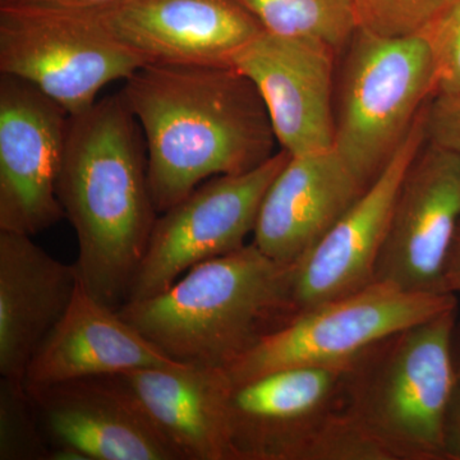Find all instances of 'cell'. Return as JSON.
<instances>
[{"instance_id":"2","label":"cell","mask_w":460,"mask_h":460,"mask_svg":"<svg viewBox=\"0 0 460 460\" xmlns=\"http://www.w3.org/2000/svg\"><path fill=\"white\" fill-rule=\"evenodd\" d=\"M57 195L77 235L81 281L118 310L159 217L148 186L144 133L122 93L69 117Z\"/></svg>"},{"instance_id":"21","label":"cell","mask_w":460,"mask_h":460,"mask_svg":"<svg viewBox=\"0 0 460 460\" xmlns=\"http://www.w3.org/2000/svg\"><path fill=\"white\" fill-rule=\"evenodd\" d=\"M50 447L23 381L2 378L0 459L49 460Z\"/></svg>"},{"instance_id":"1","label":"cell","mask_w":460,"mask_h":460,"mask_svg":"<svg viewBox=\"0 0 460 460\" xmlns=\"http://www.w3.org/2000/svg\"><path fill=\"white\" fill-rule=\"evenodd\" d=\"M120 93L144 133L157 214L210 178L252 171L277 154L265 102L234 66L146 65Z\"/></svg>"},{"instance_id":"9","label":"cell","mask_w":460,"mask_h":460,"mask_svg":"<svg viewBox=\"0 0 460 460\" xmlns=\"http://www.w3.org/2000/svg\"><path fill=\"white\" fill-rule=\"evenodd\" d=\"M343 365L304 366L230 383L224 402L230 460H314L343 411Z\"/></svg>"},{"instance_id":"12","label":"cell","mask_w":460,"mask_h":460,"mask_svg":"<svg viewBox=\"0 0 460 460\" xmlns=\"http://www.w3.org/2000/svg\"><path fill=\"white\" fill-rule=\"evenodd\" d=\"M319 41L263 31L233 58L268 109L278 144L292 156L334 147V60Z\"/></svg>"},{"instance_id":"16","label":"cell","mask_w":460,"mask_h":460,"mask_svg":"<svg viewBox=\"0 0 460 460\" xmlns=\"http://www.w3.org/2000/svg\"><path fill=\"white\" fill-rule=\"evenodd\" d=\"M366 190L334 147L290 156L262 199L252 243L275 261L296 265Z\"/></svg>"},{"instance_id":"4","label":"cell","mask_w":460,"mask_h":460,"mask_svg":"<svg viewBox=\"0 0 460 460\" xmlns=\"http://www.w3.org/2000/svg\"><path fill=\"white\" fill-rule=\"evenodd\" d=\"M458 307L377 341L348 362L343 410L390 460H445L444 429L458 375Z\"/></svg>"},{"instance_id":"8","label":"cell","mask_w":460,"mask_h":460,"mask_svg":"<svg viewBox=\"0 0 460 460\" xmlns=\"http://www.w3.org/2000/svg\"><path fill=\"white\" fill-rule=\"evenodd\" d=\"M290 156L281 148L252 171L210 178L160 214L126 302L162 293L193 266L246 246L262 199Z\"/></svg>"},{"instance_id":"13","label":"cell","mask_w":460,"mask_h":460,"mask_svg":"<svg viewBox=\"0 0 460 460\" xmlns=\"http://www.w3.org/2000/svg\"><path fill=\"white\" fill-rule=\"evenodd\" d=\"M426 108L376 181L296 263L293 301L296 314L353 295L374 283L402 175L426 142Z\"/></svg>"},{"instance_id":"6","label":"cell","mask_w":460,"mask_h":460,"mask_svg":"<svg viewBox=\"0 0 460 460\" xmlns=\"http://www.w3.org/2000/svg\"><path fill=\"white\" fill-rule=\"evenodd\" d=\"M146 65L109 31L100 11L0 7V75L33 84L71 117Z\"/></svg>"},{"instance_id":"18","label":"cell","mask_w":460,"mask_h":460,"mask_svg":"<svg viewBox=\"0 0 460 460\" xmlns=\"http://www.w3.org/2000/svg\"><path fill=\"white\" fill-rule=\"evenodd\" d=\"M180 366L187 365L169 358L80 279L68 310L33 357L23 383L38 389L135 368Z\"/></svg>"},{"instance_id":"27","label":"cell","mask_w":460,"mask_h":460,"mask_svg":"<svg viewBox=\"0 0 460 460\" xmlns=\"http://www.w3.org/2000/svg\"><path fill=\"white\" fill-rule=\"evenodd\" d=\"M443 280L445 292L460 293V223L445 262Z\"/></svg>"},{"instance_id":"10","label":"cell","mask_w":460,"mask_h":460,"mask_svg":"<svg viewBox=\"0 0 460 460\" xmlns=\"http://www.w3.org/2000/svg\"><path fill=\"white\" fill-rule=\"evenodd\" d=\"M69 117L33 84L0 75V229L32 237L66 217L57 183Z\"/></svg>"},{"instance_id":"17","label":"cell","mask_w":460,"mask_h":460,"mask_svg":"<svg viewBox=\"0 0 460 460\" xmlns=\"http://www.w3.org/2000/svg\"><path fill=\"white\" fill-rule=\"evenodd\" d=\"M80 275L32 241L0 229V375L25 381L42 343L63 319Z\"/></svg>"},{"instance_id":"14","label":"cell","mask_w":460,"mask_h":460,"mask_svg":"<svg viewBox=\"0 0 460 460\" xmlns=\"http://www.w3.org/2000/svg\"><path fill=\"white\" fill-rule=\"evenodd\" d=\"M100 14L147 65L232 66L263 32L238 0H127Z\"/></svg>"},{"instance_id":"20","label":"cell","mask_w":460,"mask_h":460,"mask_svg":"<svg viewBox=\"0 0 460 460\" xmlns=\"http://www.w3.org/2000/svg\"><path fill=\"white\" fill-rule=\"evenodd\" d=\"M263 31L307 39L343 53L358 29L352 0H238Z\"/></svg>"},{"instance_id":"11","label":"cell","mask_w":460,"mask_h":460,"mask_svg":"<svg viewBox=\"0 0 460 460\" xmlns=\"http://www.w3.org/2000/svg\"><path fill=\"white\" fill-rule=\"evenodd\" d=\"M459 223L460 155L426 141L402 175L374 281L447 293L445 262Z\"/></svg>"},{"instance_id":"28","label":"cell","mask_w":460,"mask_h":460,"mask_svg":"<svg viewBox=\"0 0 460 460\" xmlns=\"http://www.w3.org/2000/svg\"><path fill=\"white\" fill-rule=\"evenodd\" d=\"M452 350L454 366H456V375L460 377V317H456L453 329Z\"/></svg>"},{"instance_id":"19","label":"cell","mask_w":460,"mask_h":460,"mask_svg":"<svg viewBox=\"0 0 460 460\" xmlns=\"http://www.w3.org/2000/svg\"><path fill=\"white\" fill-rule=\"evenodd\" d=\"M49 444L84 460H177L131 405L96 378L30 389Z\"/></svg>"},{"instance_id":"5","label":"cell","mask_w":460,"mask_h":460,"mask_svg":"<svg viewBox=\"0 0 460 460\" xmlns=\"http://www.w3.org/2000/svg\"><path fill=\"white\" fill-rule=\"evenodd\" d=\"M343 53L334 150L368 189L434 98V58L422 35L386 38L359 27Z\"/></svg>"},{"instance_id":"7","label":"cell","mask_w":460,"mask_h":460,"mask_svg":"<svg viewBox=\"0 0 460 460\" xmlns=\"http://www.w3.org/2000/svg\"><path fill=\"white\" fill-rule=\"evenodd\" d=\"M456 307L452 293H408L374 281L296 314L223 372L235 384L284 368L343 365L384 338Z\"/></svg>"},{"instance_id":"23","label":"cell","mask_w":460,"mask_h":460,"mask_svg":"<svg viewBox=\"0 0 460 460\" xmlns=\"http://www.w3.org/2000/svg\"><path fill=\"white\" fill-rule=\"evenodd\" d=\"M420 35L434 58V96L460 95V0H452Z\"/></svg>"},{"instance_id":"15","label":"cell","mask_w":460,"mask_h":460,"mask_svg":"<svg viewBox=\"0 0 460 460\" xmlns=\"http://www.w3.org/2000/svg\"><path fill=\"white\" fill-rule=\"evenodd\" d=\"M93 378L131 405L175 459L230 460L223 371L146 367Z\"/></svg>"},{"instance_id":"25","label":"cell","mask_w":460,"mask_h":460,"mask_svg":"<svg viewBox=\"0 0 460 460\" xmlns=\"http://www.w3.org/2000/svg\"><path fill=\"white\" fill-rule=\"evenodd\" d=\"M127 0H0V7H41L104 11Z\"/></svg>"},{"instance_id":"22","label":"cell","mask_w":460,"mask_h":460,"mask_svg":"<svg viewBox=\"0 0 460 460\" xmlns=\"http://www.w3.org/2000/svg\"><path fill=\"white\" fill-rule=\"evenodd\" d=\"M452 0H352L359 29L386 36L420 35Z\"/></svg>"},{"instance_id":"3","label":"cell","mask_w":460,"mask_h":460,"mask_svg":"<svg viewBox=\"0 0 460 460\" xmlns=\"http://www.w3.org/2000/svg\"><path fill=\"white\" fill-rule=\"evenodd\" d=\"M295 266L251 242L193 266L162 293L118 313L172 361L226 371L296 314Z\"/></svg>"},{"instance_id":"24","label":"cell","mask_w":460,"mask_h":460,"mask_svg":"<svg viewBox=\"0 0 460 460\" xmlns=\"http://www.w3.org/2000/svg\"><path fill=\"white\" fill-rule=\"evenodd\" d=\"M426 141L460 155V95L429 100L425 117Z\"/></svg>"},{"instance_id":"26","label":"cell","mask_w":460,"mask_h":460,"mask_svg":"<svg viewBox=\"0 0 460 460\" xmlns=\"http://www.w3.org/2000/svg\"><path fill=\"white\" fill-rule=\"evenodd\" d=\"M444 454L445 460H460V377L445 420Z\"/></svg>"}]
</instances>
